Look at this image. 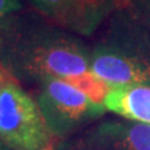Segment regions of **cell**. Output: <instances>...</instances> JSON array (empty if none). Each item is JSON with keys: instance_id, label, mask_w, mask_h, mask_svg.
Here are the masks:
<instances>
[{"instance_id": "6da1fadb", "label": "cell", "mask_w": 150, "mask_h": 150, "mask_svg": "<svg viewBox=\"0 0 150 150\" xmlns=\"http://www.w3.org/2000/svg\"><path fill=\"white\" fill-rule=\"evenodd\" d=\"M0 64L19 83L71 79L90 69V49L39 13L20 11L0 26Z\"/></svg>"}, {"instance_id": "7a4b0ae2", "label": "cell", "mask_w": 150, "mask_h": 150, "mask_svg": "<svg viewBox=\"0 0 150 150\" xmlns=\"http://www.w3.org/2000/svg\"><path fill=\"white\" fill-rule=\"evenodd\" d=\"M90 49V71L109 86H150V31L126 8L115 10Z\"/></svg>"}, {"instance_id": "3957f363", "label": "cell", "mask_w": 150, "mask_h": 150, "mask_svg": "<svg viewBox=\"0 0 150 150\" xmlns=\"http://www.w3.org/2000/svg\"><path fill=\"white\" fill-rule=\"evenodd\" d=\"M36 104L55 142L71 137L106 112L104 104L59 78L39 84Z\"/></svg>"}, {"instance_id": "277c9868", "label": "cell", "mask_w": 150, "mask_h": 150, "mask_svg": "<svg viewBox=\"0 0 150 150\" xmlns=\"http://www.w3.org/2000/svg\"><path fill=\"white\" fill-rule=\"evenodd\" d=\"M0 142L10 150H53L55 145L36 100L14 80L0 89Z\"/></svg>"}, {"instance_id": "5b68a950", "label": "cell", "mask_w": 150, "mask_h": 150, "mask_svg": "<svg viewBox=\"0 0 150 150\" xmlns=\"http://www.w3.org/2000/svg\"><path fill=\"white\" fill-rule=\"evenodd\" d=\"M53 150H150V125L103 120L56 142Z\"/></svg>"}, {"instance_id": "8992f818", "label": "cell", "mask_w": 150, "mask_h": 150, "mask_svg": "<svg viewBox=\"0 0 150 150\" xmlns=\"http://www.w3.org/2000/svg\"><path fill=\"white\" fill-rule=\"evenodd\" d=\"M35 10L56 25L76 35L89 36L104 20L86 0H28Z\"/></svg>"}, {"instance_id": "52a82bcc", "label": "cell", "mask_w": 150, "mask_h": 150, "mask_svg": "<svg viewBox=\"0 0 150 150\" xmlns=\"http://www.w3.org/2000/svg\"><path fill=\"white\" fill-rule=\"evenodd\" d=\"M103 104L106 111L125 120L150 125V86L148 85L110 86Z\"/></svg>"}, {"instance_id": "ba28073f", "label": "cell", "mask_w": 150, "mask_h": 150, "mask_svg": "<svg viewBox=\"0 0 150 150\" xmlns=\"http://www.w3.org/2000/svg\"><path fill=\"white\" fill-rule=\"evenodd\" d=\"M124 8L150 31V0H125Z\"/></svg>"}, {"instance_id": "9c48e42d", "label": "cell", "mask_w": 150, "mask_h": 150, "mask_svg": "<svg viewBox=\"0 0 150 150\" xmlns=\"http://www.w3.org/2000/svg\"><path fill=\"white\" fill-rule=\"evenodd\" d=\"M86 3L105 21L115 10L124 8L125 0H86Z\"/></svg>"}, {"instance_id": "30bf717a", "label": "cell", "mask_w": 150, "mask_h": 150, "mask_svg": "<svg viewBox=\"0 0 150 150\" xmlns=\"http://www.w3.org/2000/svg\"><path fill=\"white\" fill-rule=\"evenodd\" d=\"M23 10L21 0H0V26L9 18Z\"/></svg>"}, {"instance_id": "8fae6325", "label": "cell", "mask_w": 150, "mask_h": 150, "mask_svg": "<svg viewBox=\"0 0 150 150\" xmlns=\"http://www.w3.org/2000/svg\"><path fill=\"white\" fill-rule=\"evenodd\" d=\"M11 80L10 78H9V75L6 74V71L4 70V68L1 67V64H0V89H1V86L5 84L6 81Z\"/></svg>"}, {"instance_id": "7c38bea8", "label": "cell", "mask_w": 150, "mask_h": 150, "mask_svg": "<svg viewBox=\"0 0 150 150\" xmlns=\"http://www.w3.org/2000/svg\"><path fill=\"white\" fill-rule=\"evenodd\" d=\"M0 150H10V149H9L6 145H4L1 142H0Z\"/></svg>"}]
</instances>
